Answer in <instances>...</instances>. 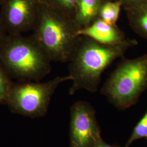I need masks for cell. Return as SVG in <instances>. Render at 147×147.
Returning a JSON list of instances; mask_svg holds the SVG:
<instances>
[{
    "label": "cell",
    "instance_id": "ffe728a7",
    "mask_svg": "<svg viewBox=\"0 0 147 147\" xmlns=\"http://www.w3.org/2000/svg\"><path fill=\"white\" fill-rule=\"evenodd\" d=\"M41 1H42V0H41Z\"/></svg>",
    "mask_w": 147,
    "mask_h": 147
},
{
    "label": "cell",
    "instance_id": "52a82bcc",
    "mask_svg": "<svg viewBox=\"0 0 147 147\" xmlns=\"http://www.w3.org/2000/svg\"><path fill=\"white\" fill-rule=\"evenodd\" d=\"M41 0H5L0 18L9 35L22 34L36 25Z\"/></svg>",
    "mask_w": 147,
    "mask_h": 147
},
{
    "label": "cell",
    "instance_id": "5b68a950",
    "mask_svg": "<svg viewBox=\"0 0 147 147\" xmlns=\"http://www.w3.org/2000/svg\"><path fill=\"white\" fill-rule=\"evenodd\" d=\"M71 80L70 76H58L45 82L13 83L5 104L13 113L36 118L45 116L51 99L58 86Z\"/></svg>",
    "mask_w": 147,
    "mask_h": 147
},
{
    "label": "cell",
    "instance_id": "5bb4252c",
    "mask_svg": "<svg viewBox=\"0 0 147 147\" xmlns=\"http://www.w3.org/2000/svg\"><path fill=\"white\" fill-rule=\"evenodd\" d=\"M11 76L0 64V104H5L12 82Z\"/></svg>",
    "mask_w": 147,
    "mask_h": 147
},
{
    "label": "cell",
    "instance_id": "7c38bea8",
    "mask_svg": "<svg viewBox=\"0 0 147 147\" xmlns=\"http://www.w3.org/2000/svg\"><path fill=\"white\" fill-rule=\"evenodd\" d=\"M77 0H42L54 9L73 20Z\"/></svg>",
    "mask_w": 147,
    "mask_h": 147
},
{
    "label": "cell",
    "instance_id": "2e32d148",
    "mask_svg": "<svg viewBox=\"0 0 147 147\" xmlns=\"http://www.w3.org/2000/svg\"><path fill=\"white\" fill-rule=\"evenodd\" d=\"M7 36H8V34L5 31V27L3 26V23L1 21V18H0V45L2 44V42H4Z\"/></svg>",
    "mask_w": 147,
    "mask_h": 147
},
{
    "label": "cell",
    "instance_id": "9a60e30c",
    "mask_svg": "<svg viewBox=\"0 0 147 147\" xmlns=\"http://www.w3.org/2000/svg\"><path fill=\"white\" fill-rule=\"evenodd\" d=\"M121 2L124 9L133 8L146 2L147 0H115Z\"/></svg>",
    "mask_w": 147,
    "mask_h": 147
},
{
    "label": "cell",
    "instance_id": "6da1fadb",
    "mask_svg": "<svg viewBox=\"0 0 147 147\" xmlns=\"http://www.w3.org/2000/svg\"><path fill=\"white\" fill-rule=\"evenodd\" d=\"M137 44L135 39H127L122 44L108 45L89 37L80 36L78 44L69 62V76L72 81L69 92L78 90L90 93L98 91L102 75L113 62L123 57L126 51Z\"/></svg>",
    "mask_w": 147,
    "mask_h": 147
},
{
    "label": "cell",
    "instance_id": "8fae6325",
    "mask_svg": "<svg viewBox=\"0 0 147 147\" xmlns=\"http://www.w3.org/2000/svg\"><path fill=\"white\" fill-rule=\"evenodd\" d=\"M121 2L115 0H106L100 7L98 18L111 25H116L119 16Z\"/></svg>",
    "mask_w": 147,
    "mask_h": 147
},
{
    "label": "cell",
    "instance_id": "7a4b0ae2",
    "mask_svg": "<svg viewBox=\"0 0 147 147\" xmlns=\"http://www.w3.org/2000/svg\"><path fill=\"white\" fill-rule=\"evenodd\" d=\"M73 20L40 1L32 38L51 61L69 62L80 38Z\"/></svg>",
    "mask_w": 147,
    "mask_h": 147
},
{
    "label": "cell",
    "instance_id": "3957f363",
    "mask_svg": "<svg viewBox=\"0 0 147 147\" xmlns=\"http://www.w3.org/2000/svg\"><path fill=\"white\" fill-rule=\"evenodd\" d=\"M51 62L31 36L8 34L0 45V64L16 79L38 82L50 73Z\"/></svg>",
    "mask_w": 147,
    "mask_h": 147
},
{
    "label": "cell",
    "instance_id": "ac0fdd59",
    "mask_svg": "<svg viewBox=\"0 0 147 147\" xmlns=\"http://www.w3.org/2000/svg\"><path fill=\"white\" fill-rule=\"evenodd\" d=\"M5 0H0V4H2V2L4 1Z\"/></svg>",
    "mask_w": 147,
    "mask_h": 147
},
{
    "label": "cell",
    "instance_id": "8992f818",
    "mask_svg": "<svg viewBox=\"0 0 147 147\" xmlns=\"http://www.w3.org/2000/svg\"><path fill=\"white\" fill-rule=\"evenodd\" d=\"M101 139L94 107L86 101L75 102L70 108L69 147H95Z\"/></svg>",
    "mask_w": 147,
    "mask_h": 147
},
{
    "label": "cell",
    "instance_id": "d6986e66",
    "mask_svg": "<svg viewBox=\"0 0 147 147\" xmlns=\"http://www.w3.org/2000/svg\"><path fill=\"white\" fill-rule=\"evenodd\" d=\"M146 140H147V138H146Z\"/></svg>",
    "mask_w": 147,
    "mask_h": 147
},
{
    "label": "cell",
    "instance_id": "ba28073f",
    "mask_svg": "<svg viewBox=\"0 0 147 147\" xmlns=\"http://www.w3.org/2000/svg\"><path fill=\"white\" fill-rule=\"evenodd\" d=\"M79 36L89 37L101 44L116 45L125 42L126 38L123 32L116 25H111L97 18L90 25L78 31Z\"/></svg>",
    "mask_w": 147,
    "mask_h": 147
},
{
    "label": "cell",
    "instance_id": "e0dca14e",
    "mask_svg": "<svg viewBox=\"0 0 147 147\" xmlns=\"http://www.w3.org/2000/svg\"><path fill=\"white\" fill-rule=\"evenodd\" d=\"M95 147H121L117 146L116 145H112V144H109L105 142L103 139L102 138L99 143L97 144L96 146Z\"/></svg>",
    "mask_w": 147,
    "mask_h": 147
},
{
    "label": "cell",
    "instance_id": "277c9868",
    "mask_svg": "<svg viewBox=\"0 0 147 147\" xmlns=\"http://www.w3.org/2000/svg\"><path fill=\"white\" fill-rule=\"evenodd\" d=\"M147 89V55L123 58L103 84L101 93L121 110L135 105Z\"/></svg>",
    "mask_w": 147,
    "mask_h": 147
},
{
    "label": "cell",
    "instance_id": "30bf717a",
    "mask_svg": "<svg viewBox=\"0 0 147 147\" xmlns=\"http://www.w3.org/2000/svg\"><path fill=\"white\" fill-rule=\"evenodd\" d=\"M125 11L132 30L147 40V1L141 5L125 9Z\"/></svg>",
    "mask_w": 147,
    "mask_h": 147
},
{
    "label": "cell",
    "instance_id": "4fadbf2b",
    "mask_svg": "<svg viewBox=\"0 0 147 147\" xmlns=\"http://www.w3.org/2000/svg\"><path fill=\"white\" fill-rule=\"evenodd\" d=\"M144 138H147V109L144 115L135 126L131 136L124 147H129L135 141Z\"/></svg>",
    "mask_w": 147,
    "mask_h": 147
},
{
    "label": "cell",
    "instance_id": "9c48e42d",
    "mask_svg": "<svg viewBox=\"0 0 147 147\" xmlns=\"http://www.w3.org/2000/svg\"><path fill=\"white\" fill-rule=\"evenodd\" d=\"M106 0H77L74 22L79 30L98 18L100 7Z\"/></svg>",
    "mask_w": 147,
    "mask_h": 147
}]
</instances>
